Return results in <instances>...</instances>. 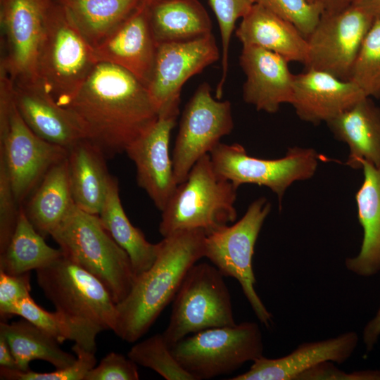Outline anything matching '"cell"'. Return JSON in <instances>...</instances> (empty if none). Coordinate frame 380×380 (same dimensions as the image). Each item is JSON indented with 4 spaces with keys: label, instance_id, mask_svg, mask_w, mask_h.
Instances as JSON below:
<instances>
[{
    "label": "cell",
    "instance_id": "1",
    "mask_svg": "<svg viewBox=\"0 0 380 380\" xmlns=\"http://www.w3.org/2000/svg\"><path fill=\"white\" fill-rule=\"evenodd\" d=\"M65 108L106 158L125 152L158 118L146 87L128 71L106 63L96 65Z\"/></svg>",
    "mask_w": 380,
    "mask_h": 380
},
{
    "label": "cell",
    "instance_id": "2",
    "mask_svg": "<svg viewBox=\"0 0 380 380\" xmlns=\"http://www.w3.org/2000/svg\"><path fill=\"white\" fill-rule=\"evenodd\" d=\"M205 233L201 229L174 232L159 242L151 267L136 277L127 296L116 304L113 332L134 343L149 330L174 300L187 272L205 256Z\"/></svg>",
    "mask_w": 380,
    "mask_h": 380
},
{
    "label": "cell",
    "instance_id": "3",
    "mask_svg": "<svg viewBox=\"0 0 380 380\" xmlns=\"http://www.w3.org/2000/svg\"><path fill=\"white\" fill-rule=\"evenodd\" d=\"M51 236L65 257L104 284L116 304L127 296L136 279L130 258L99 215L74 205Z\"/></svg>",
    "mask_w": 380,
    "mask_h": 380
},
{
    "label": "cell",
    "instance_id": "4",
    "mask_svg": "<svg viewBox=\"0 0 380 380\" xmlns=\"http://www.w3.org/2000/svg\"><path fill=\"white\" fill-rule=\"evenodd\" d=\"M237 189L216 172L210 155L203 156L161 211L160 234L165 237L179 231L201 229L209 235L234 223Z\"/></svg>",
    "mask_w": 380,
    "mask_h": 380
},
{
    "label": "cell",
    "instance_id": "5",
    "mask_svg": "<svg viewBox=\"0 0 380 380\" xmlns=\"http://www.w3.org/2000/svg\"><path fill=\"white\" fill-rule=\"evenodd\" d=\"M97 63L93 46L69 13L52 0L37 61V80L65 108Z\"/></svg>",
    "mask_w": 380,
    "mask_h": 380
},
{
    "label": "cell",
    "instance_id": "6",
    "mask_svg": "<svg viewBox=\"0 0 380 380\" xmlns=\"http://www.w3.org/2000/svg\"><path fill=\"white\" fill-rule=\"evenodd\" d=\"M171 349L180 365L202 380L231 374L263 356L264 344L259 325L243 322L193 334Z\"/></svg>",
    "mask_w": 380,
    "mask_h": 380
},
{
    "label": "cell",
    "instance_id": "7",
    "mask_svg": "<svg viewBox=\"0 0 380 380\" xmlns=\"http://www.w3.org/2000/svg\"><path fill=\"white\" fill-rule=\"evenodd\" d=\"M224 277L215 266L205 262L196 263L189 270L163 333L171 348L189 334L236 324Z\"/></svg>",
    "mask_w": 380,
    "mask_h": 380
},
{
    "label": "cell",
    "instance_id": "8",
    "mask_svg": "<svg viewBox=\"0 0 380 380\" xmlns=\"http://www.w3.org/2000/svg\"><path fill=\"white\" fill-rule=\"evenodd\" d=\"M68 154L67 148L42 139L31 130L20 115L13 94L0 95V156L20 204Z\"/></svg>",
    "mask_w": 380,
    "mask_h": 380
},
{
    "label": "cell",
    "instance_id": "9",
    "mask_svg": "<svg viewBox=\"0 0 380 380\" xmlns=\"http://www.w3.org/2000/svg\"><path fill=\"white\" fill-rule=\"evenodd\" d=\"M271 208L270 202L265 197L253 201L239 221L206 235L204 256L224 277L238 281L257 318L267 327L272 322V315L254 288L256 280L253 256L260 232Z\"/></svg>",
    "mask_w": 380,
    "mask_h": 380
},
{
    "label": "cell",
    "instance_id": "10",
    "mask_svg": "<svg viewBox=\"0 0 380 380\" xmlns=\"http://www.w3.org/2000/svg\"><path fill=\"white\" fill-rule=\"evenodd\" d=\"M35 271L39 286L56 310L102 331H113L116 303L99 279L64 255Z\"/></svg>",
    "mask_w": 380,
    "mask_h": 380
},
{
    "label": "cell",
    "instance_id": "11",
    "mask_svg": "<svg viewBox=\"0 0 380 380\" xmlns=\"http://www.w3.org/2000/svg\"><path fill=\"white\" fill-rule=\"evenodd\" d=\"M209 155L216 172L236 188L245 184L266 186L277 196L279 208L286 189L295 182L312 178L320 159L315 149L298 146L289 148L280 158H259L239 144L222 142Z\"/></svg>",
    "mask_w": 380,
    "mask_h": 380
},
{
    "label": "cell",
    "instance_id": "12",
    "mask_svg": "<svg viewBox=\"0 0 380 380\" xmlns=\"http://www.w3.org/2000/svg\"><path fill=\"white\" fill-rule=\"evenodd\" d=\"M234 129L232 106L211 94L208 83H202L186 104L172 154L178 184L184 182L194 164Z\"/></svg>",
    "mask_w": 380,
    "mask_h": 380
},
{
    "label": "cell",
    "instance_id": "13",
    "mask_svg": "<svg viewBox=\"0 0 380 380\" xmlns=\"http://www.w3.org/2000/svg\"><path fill=\"white\" fill-rule=\"evenodd\" d=\"M374 19L353 4L336 13L322 14L306 38V68L349 80L359 51Z\"/></svg>",
    "mask_w": 380,
    "mask_h": 380
},
{
    "label": "cell",
    "instance_id": "14",
    "mask_svg": "<svg viewBox=\"0 0 380 380\" xmlns=\"http://www.w3.org/2000/svg\"><path fill=\"white\" fill-rule=\"evenodd\" d=\"M52 0H0L4 52L0 69L13 80L36 81L37 65Z\"/></svg>",
    "mask_w": 380,
    "mask_h": 380
},
{
    "label": "cell",
    "instance_id": "15",
    "mask_svg": "<svg viewBox=\"0 0 380 380\" xmlns=\"http://www.w3.org/2000/svg\"><path fill=\"white\" fill-rule=\"evenodd\" d=\"M219 59L220 51L212 33L192 40L158 44L146 89L158 115L179 110L183 84Z\"/></svg>",
    "mask_w": 380,
    "mask_h": 380
},
{
    "label": "cell",
    "instance_id": "16",
    "mask_svg": "<svg viewBox=\"0 0 380 380\" xmlns=\"http://www.w3.org/2000/svg\"><path fill=\"white\" fill-rule=\"evenodd\" d=\"M179 112L159 114L156 122L125 151L136 166L137 184L160 211L178 186L170 154V140Z\"/></svg>",
    "mask_w": 380,
    "mask_h": 380
},
{
    "label": "cell",
    "instance_id": "17",
    "mask_svg": "<svg viewBox=\"0 0 380 380\" xmlns=\"http://www.w3.org/2000/svg\"><path fill=\"white\" fill-rule=\"evenodd\" d=\"M157 46L150 27L146 6L140 4L94 50L98 63H109L125 69L146 87L153 72Z\"/></svg>",
    "mask_w": 380,
    "mask_h": 380
},
{
    "label": "cell",
    "instance_id": "18",
    "mask_svg": "<svg viewBox=\"0 0 380 380\" xmlns=\"http://www.w3.org/2000/svg\"><path fill=\"white\" fill-rule=\"evenodd\" d=\"M239 63L246 75L245 102L268 113L277 112L283 103L291 104L294 75L284 58L262 48L243 46Z\"/></svg>",
    "mask_w": 380,
    "mask_h": 380
},
{
    "label": "cell",
    "instance_id": "19",
    "mask_svg": "<svg viewBox=\"0 0 380 380\" xmlns=\"http://www.w3.org/2000/svg\"><path fill=\"white\" fill-rule=\"evenodd\" d=\"M358 335L348 331L322 341L303 343L291 353L279 358L262 356L250 369L230 380H297L300 374L324 362L342 364L353 355Z\"/></svg>",
    "mask_w": 380,
    "mask_h": 380
},
{
    "label": "cell",
    "instance_id": "20",
    "mask_svg": "<svg viewBox=\"0 0 380 380\" xmlns=\"http://www.w3.org/2000/svg\"><path fill=\"white\" fill-rule=\"evenodd\" d=\"M364 97L367 96L350 80L307 69L293 76L291 104L302 120L318 125L327 122Z\"/></svg>",
    "mask_w": 380,
    "mask_h": 380
},
{
    "label": "cell",
    "instance_id": "21",
    "mask_svg": "<svg viewBox=\"0 0 380 380\" xmlns=\"http://www.w3.org/2000/svg\"><path fill=\"white\" fill-rule=\"evenodd\" d=\"M13 89L20 115L37 136L68 150L85 139L70 112L59 106L37 80L13 82Z\"/></svg>",
    "mask_w": 380,
    "mask_h": 380
},
{
    "label": "cell",
    "instance_id": "22",
    "mask_svg": "<svg viewBox=\"0 0 380 380\" xmlns=\"http://www.w3.org/2000/svg\"><path fill=\"white\" fill-rule=\"evenodd\" d=\"M235 34L243 46L262 48L288 62L305 63L307 39L291 23L260 4L255 3L241 18Z\"/></svg>",
    "mask_w": 380,
    "mask_h": 380
},
{
    "label": "cell",
    "instance_id": "23",
    "mask_svg": "<svg viewBox=\"0 0 380 380\" xmlns=\"http://www.w3.org/2000/svg\"><path fill=\"white\" fill-rule=\"evenodd\" d=\"M334 137L347 144L346 164L362 168V162L380 166V108L364 97L327 122Z\"/></svg>",
    "mask_w": 380,
    "mask_h": 380
},
{
    "label": "cell",
    "instance_id": "24",
    "mask_svg": "<svg viewBox=\"0 0 380 380\" xmlns=\"http://www.w3.org/2000/svg\"><path fill=\"white\" fill-rule=\"evenodd\" d=\"M363 182L355 194L357 218L363 229L359 253L345 260L346 269L369 277L380 272V166L362 162Z\"/></svg>",
    "mask_w": 380,
    "mask_h": 380
},
{
    "label": "cell",
    "instance_id": "25",
    "mask_svg": "<svg viewBox=\"0 0 380 380\" xmlns=\"http://www.w3.org/2000/svg\"><path fill=\"white\" fill-rule=\"evenodd\" d=\"M106 158L101 151L86 139L68 149V177L74 203L96 215L103 208L112 178Z\"/></svg>",
    "mask_w": 380,
    "mask_h": 380
},
{
    "label": "cell",
    "instance_id": "26",
    "mask_svg": "<svg viewBox=\"0 0 380 380\" xmlns=\"http://www.w3.org/2000/svg\"><path fill=\"white\" fill-rule=\"evenodd\" d=\"M145 6L157 44L192 40L212 33L210 16L198 0H156Z\"/></svg>",
    "mask_w": 380,
    "mask_h": 380
},
{
    "label": "cell",
    "instance_id": "27",
    "mask_svg": "<svg viewBox=\"0 0 380 380\" xmlns=\"http://www.w3.org/2000/svg\"><path fill=\"white\" fill-rule=\"evenodd\" d=\"M67 158L47 172L23 207L31 224L44 238L51 236L75 205Z\"/></svg>",
    "mask_w": 380,
    "mask_h": 380
},
{
    "label": "cell",
    "instance_id": "28",
    "mask_svg": "<svg viewBox=\"0 0 380 380\" xmlns=\"http://www.w3.org/2000/svg\"><path fill=\"white\" fill-rule=\"evenodd\" d=\"M99 216L113 239L128 254L135 277L148 270L157 258L160 244L148 241L130 222L121 203L118 179L113 176Z\"/></svg>",
    "mask_w": 380,
    "mask_h": 380
},
{
    "label": "cell",
    "instance_id": "29",
    "mask_svg": "<svg viewBox=\"0 0 380 380\" xmlns=\"http://www.w3.org/2000/svg\"><path fill=\"white\" fill-rule=\"evenodd\" d=\"M0 336L8 343L21 371L29 370L30 362L33 360H44L56 369H63L76 360L73 355L61 348L54 337L24 318L10 324L1 321Z\"/></svg>",
    "mask_w": 380,
    "mask_h": 380
},
{
    "label": "cell",
    "instance_id": "30",
    "mask_svg": "<svg viewBox=\"0 0 380 380\" xmlns=\"http://www.w3.org/2000/svg\"><path fill=\"white\" fill-rule=\"evenodd\" d=\"M63 255L62 250L49 246L28 220L23 204L14 233L0 253V271L17 275L49 265Z\"/></svg>",
    "mask_w": 380,
    "mask_h": 380
},
{
    "label": "cell",
    "instance_id": "31",
    "mask_svg": "<svg viewBox=\"0 0 380 380\" xmlns=\"http://www.w3.org/2000/svg\"><path fill=\"white\" fill-rule=\"evenodd\" d=\"M94 48L140 5L141 0H56Z\"/></svg>",
    "mask_w": 380,
    "mask_h": 380
},
{
    "label": "cell",
    "instance_id": "32",
    "mask_svg": "<svg viewBox=\"0 0 380 380\" xmlns=\"http://www.w3.org/2000/svg\"><path fill=\"white\" fill-rule=\"evenodd\" d=\"M12 315L28 320L54 337L60 344L70 340L87 350H96V338L102 330L88 323L73 319L61 312H48L39 306L31 296L15 305Z\"/></svg>",
    "mask_w": 380,
    "mask_h": 380
},
{
    "label": "cell",
    "instance_id": "33",
    "mask_svg": "<svg viewBox=\"0 0 380 380\" xmlns=\"http://www.w3.org/2000/svg\"><path fill=\"white\" fill-rule=\"evenodd\" d=\"M127 356L137 365L153 369L167 380H195L176 360L163 334H155L134 344Z\"/></svg>",
    "mask_w": 380,
    "mask_h": 380
},
{
    "label": "cell",
    "instance_id": "34",
    "mask_svg": "<svg viewBox=\"0 0 380 380\" xmlns=\"http://www.w3.org/2000/svg\"><path fill=\"white\" fill-rule=\"evenodd\" d=\"M349 80L365 96L380 98V18L374 19L363 41Z\"/></svg>",
    "mask_w": 380,
    "mask_h": 380
},
{
    "label": "cell",
    "instance_id": "35",
    "mask_svg": "<svg viewBox=\"0 0 380 380\" xmlns=\"http://www.w3.org/2000/svg\"><path fill=\"white\" fill-rule=\"evenodd\" d=\"M217 20L222 43V75L217 86L215 97L221 99L229 67V51L235 24L255 4V0H208Z\"/></svg>",
    "mask_w": 380,
    "mask_h": 380
},
{
    "label": "cell",
    "instance_id": "36",
    "mask_svg": "<svg viewBox=\"0 0 380 380\" xmlns=\"http://www.w3.org/2000/svg\"><path fill=\"white\" fill-rule=\"evenodd\" d=\"M76 360L70 366L56 369L46 373L32 371H21L0 367L1 379L7 380H84L87 374L96 366L95 353L87 350L75 343L72 347Z\"/></svg>",
    "mask_w": 380,
    "mask_h": 380
},
{
    "label": "cell",
    "instance_id": "37",
    "mask_svg": "<svg viewBox=\"0 0 380 380\" xmlns=\"http://www.w3.org/2000/svg\"><path fill=\"white\" fill-rule=\"evenodd\" d=\"M255 3L291 23L305 38L322 14L320 8L309 0H255Z\"/></svg>",
    "mask_w": 380,
    "mask_h": 380
},
{
    "label": "cell",
    "instance_id": "38",
    "mask_svg": "<svg viewBox=\"0 0 380 380\" xmlns=\"http://www.w3.org/2000/svg\"><path fill=\"white\" fill-rule=\"evenodd\" d=\"M20 205L15 196L4 160L0 156V253L5 251L14 233Z\"/></svg>",
    "mask_w": 380,
    "mask_h": 380
},
{
    "label": "cell",
    "instance_id": "39",
    "mask_svg": "<svg viewBox=\"0 0 380 380\" xmlns=\"http://www.w3.org/2000/svg\"><path fill=\"white\" fill-rule=\"evenodd\" d=\"M137 365L128 356L111 352L89 371L84 380H138Z\"/></svg>",
    "mask_w": 380,
    "mask_h": 380
},
{
    "label": "cell",
    "instance_id": "40",
    "mask_svg": "<svg viewBox=\"0 0 380 380\" xmlns=\"http://www.w3.org/2000/svg\"><path fill=\"white\" fill-rule=\"evenodd\" d=\"M30 272L12 275L0 271V315L11 316V311L19 301L31 296Z\"/></svg>",
    "mask_w": 380,
    "mask_h": 380
},
{
    "label": "cell",
    "instance_id": "41",
    "mask_svg": "<svg viewBox=\"0 0 380 380\" xmlns=\"http://www.w3.org/2000/svg\"><path fill=\"white\" fill-rule=\"evenodd\" d=\"M380 380V370L346 372L331 362H322L303 372L297 380Z\"/></svg>",
    "mask_w": 380,
    "mask_h": 380
},
{
    "label": "cell",
    "instance_id": "42",
    "mask_svg": "<svg viewBox=\"0 0 380 380\" xmlns=\"http://www.w3.org/2000/svg\"><path fill=\"white\" fill-rule=\"evenodd\" d=\"M380 337V308L374 317L365 325L362 339L367 351L373 349Z\"/></svg>",
    "mask_w": 380,
    "mask_h": 380
},
{
    "label": "cell",
    "instance_id": "43",
    "mask_svg": "<svg viewBox=\"0 0 380 380\" xmlns=\"http://www.w3.org/2000/svg\"><path fill=\"white\" fill-rule=\"evenodd\" d=\"M320 8L322 14L341 11L350 6L354 0H309Z\"/></svg>",
    "mask_w": 380,
    "mask_h": 380
},
{
    "label": "cell",
    "instance_id": "44",
    "mask_svg": "<svg viewBox=\"0 0 380 380\" xmlns=\"http://www.w3.org/2000/svg\"><path fill=\"white\" fill-rule=\"evenodd\" d=\"M0 367L18 369L9 345L2 336H0Z\"/></svg>",
    "mask_w": 380,
    "mask_h": 380
},
{
    "label": "cell",
    "instance_id": "45",
    "mask_svg": "<svg viewBox=\"0 0 380 380\" xmlns=\"http://www.w3.org/2000/svg\"><path fill=\"white\" fill-rule=\"evenodd\" d=\"M352 4L361 8L374 18H380V0H354Z\"/></svg>",
    "mask_w": 380,
    "mask_h": 380
},
{
    "label": "cell",
    "instance_id": "46",
    "mask_svg": "<svg viewBox=\"0 0 380 380\" xmlns=\"http://www.w3.org/2000/svg\"><path fill=\"white\" fill-rule=\"evenodd\" d=\"M156 0H141V4L148 5Z\"/></svg>",
    "mask_w": 380,
    "mask_h": 380
}]
</instances>
